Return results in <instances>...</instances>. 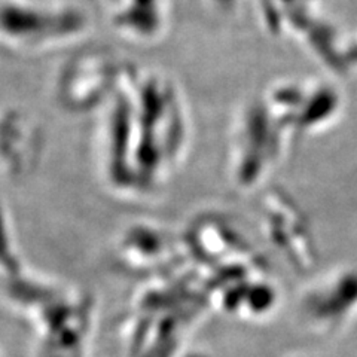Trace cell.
<instances>
[{
	"instance_id": "cell-1",
	"label": "cell",
	"mask_w": 357,
	"mask_h": 357,
	"mask_svg": "<svg viewBox=\"0 0 357 357\" xmlns=\"http://www.w3.org/2000/svg\"><path fill=\"white\" fill-rule=\"evenodd\" d=\"M308 320L317 329H341L357 317V273L338 271L314 284L304 301Z\"/></svg>"
}]
</instances>
